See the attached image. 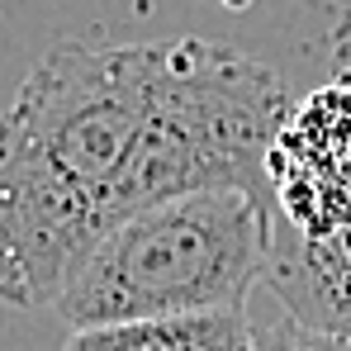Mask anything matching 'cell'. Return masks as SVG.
Returning a JSON list of instances; mask_svg holds the SVG:
<instances>
[{"label": "cell", "instance_id": "4", "mask_svg": "<svg viewBox=\"0 0 351 351\" xmlns=\"http://www.w3.org/2000/svg\"><path fill=\"white\" fill-rule=\"evenodd\" d=\"M261 290H271L276 308L290 318L351 342V223L337 233L304 237L276 219Z\"/></svg>", "mask_w": 351, "mask_h": 351}, {"label": "cell", "instance_id": "6", "mask_svg": "<svg viewBox=\"0 0 351 351\" xmlns=\"http://www.w3.org/2000/svg\"><path fill=\"white\" fill-rule=\"evenodd\" d=\"M247 351H351V342L332 337V332H318V328L290 318L285 308H276L271 318H252Z\"/></svg>", "mask_w": 351, "mask_h": 351}, {"label": "cell", "instance_id": "3", "mask_svg": "<svg viewBox=\"0 0 351 351\" xmlns=\"http://www.w3.org/2000/svg\"><path fill=\"white\" fill-rule=\"evenodd\" d=\"M266 185L276 219L294 233L323 237L351 223V62L290 100L266 152Z\"/></svg>", "mask_w": 351, "mask_h": 351}, {"label": "cell", "instance_id": "2", "mask_svg": "<svg viewBox=\"0 0 351 351\" xmlns=\"http://www.w3.org/2000/svg\"><path fill=\"white\" fill-rule=\"evenodd\" d=\"M276 204L247 190H195L147 204L100 233L48 313L71 328L247 308L261 290Z\"/></svg>", "mask_w": 351, "mask_h": 351}, {"label": "cell", "instance_id": "1", "mask_svg": "<svg viewBox=\"0 0 351 351\" xmlns=\"http://www.w3.org/2000/svg\"><path fill=\"white\" fill-rule=\"evenodd\" d=\"M285 114V76L214 38L48 43L0 114V304L48 313L86 247L147 204L271 199Z\"/></svg>", "mask_w": 351, "mask_h": 351}, {"label": "cell", "instance_id": "5", "mask_svg": "<svg viewBox=\"0 0 351 351\" xmlns=\"http://www.w3.org/2000/svg\"><path fill=\"white\" fill-rule=\"evenodd\" d=\"M247 342H252L247 308H209V313H176V318L71 328L62 351H247Z\"/></svg>", "mask_w": 351, "mask_h": 351}]
</instances>
